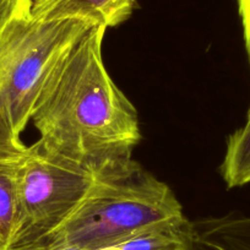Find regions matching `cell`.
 Listing matches in <instances>:
<instances>
[{
	"label": "cell",
	"instance_id": "obj_6",
	"mask_svg": "<svg viewBox=\"0 0 250 250\" xmlns=\"http://www.w3.org/2000/svg\"><path fill=\"white\" fill-rule=\"evenodd\" d=\"M190 250H250V216L232 212L194 221Z\"/></svg>",
	"mask_w": 250,
	"mask_h": 250
},
{
	"label": "cell",
	"instance_id": "obj_14",
	"mask_svg": "<svg viewBox=\"0 0 250 250\" xmlns=\"http://www.w3.org/2000/svg\"><path fill=\"white\" fill-rule=\"evenodd\" d=\"M97 250H119V247H118V245H114V247L102 248V249H97Z\"/></svg>",
	"mask_w": 250,
	"mask_h": 250
},
{
	"label": "cell",
	"instance_id": "obj_12",
	"mask_svg": "<svg viewBox=\"0 0 250 250\" xmlns=\"http://www.w3.org/2000/svg\"><path fill=\"white\" fill-rule=\"evenodd\" d=\"M238 13L243 26V36H244L245 48H247L248 58L250 64V0H237Z\"/></svg>",
	"mask_w": 250,
	"mask_h": 250
},
{
	"label": "cell",
	"instance_id": "obj_13",
	"mask_svg": "<svg viewBox=\"0 0 250 250\" xmlns=\"http://www.w3.org/2000/svg\"><path fill=\"white\" fill-rule=\"evenodd\" d=\"M44 250H83V249L76 247H70V245H62V247H53V248H48V249H44Z\"/></svg>",
	"mask_w": 250,
	"mask_h": 250
},
{
	"label": "cell",
	"instance_id": "obj_4",
	"mask_svg": "<svg viewBox=\"0 0 250 250\" xmlns=\"http://www.w3.org/2000/svg\"><path fill=\"white\" fill-rule=\"evenodd\" d=\"M102 172L54 155L40 141L28 146L16 163L19 227L10 250L44 249L48 238L75 212Z\"/></svg>",
	"mask_w": 250,
	"mask_h": 250
},
{
	"label": "cell",
	"instance_id": "obj_8",
	"mask_svg": "<svg viewBox=\"0 0 250 250\" xmlns=\"http://www.w3.org/2000/svg\"><path fill=\"white\" fill-rule=\"evenodd\" d=\"M220 170L228 189L250 183V108L245 124L228 138Z\"/></svg>",
	"mask_w": 250,
	"mask_h": 250
},
{
	"label": "cell",
	"instance_id": "obj_11",
	"mask_svg": "<svg viewBox=\"0 0 250 250\" xmlns=\"http://www.w3.org/2000/svg\"><path fill=\"white\" fill-rule=\"evenodd\" d=\"M31 4L32 0H0V32L16 14Z\"/></svg>",
	"mask_w": 250,
	"mask_h": 250
},
{
	"label": "cell",
	"instance_id": "obj_1",
	"mask_svg": "<svg viewBox=\"0 0 250 250\" xmlns=\"http://www.w3.org/2000/svg\"><path fill=\"white\" fill-rule=\"evenodd\" d=\"M107 28L91 26L43 83L31 122L54 155L95 170L133 160L141 139L135 105L103 59Z\"/></svg>",
	"mask_w": 250,
	"mask_h": 250
},
{
	"label": "cell",
	"instance_id": "obj_5",
	"mask_svg": "<svg viewBox=\"0 0 250 250\" xmlns=\"http://www.w3.org/2000/svg\"><path fill=\"white\" fill-rule=\"evenodd\" d=\"M138 0H32L31 13L41 20H81L104 28L128 21Z\"/></svg>",
	"mask_w": 250,
	"mask_h": 250
},
{
	"label": "cell",
	"instance_id": "obj_9",
	"mask_svg": "<svg viewBox=\"0 0 250 250\" xmlns=\"http://www.w3.org/2000/svg\"><path fill=\"white\" fill-rule=\"evenodd\" d=\"M18 162L0 163V250H10L18 233Z\"/></svg>",
	"mask_w": 250,
	"mask_h": 250
},
{
	"label": "cell",
	"instance_id": "obj_7",
	"mask_svg": "<svg viewBox=\"0 0 250 250\" xmlns=\"http://www.w3.org/2000/svg\"><path fill=\"white\" fill-rule=\"evenodd\" d=\"M119 250H190L191 221L188 218L146 229L118 245Z\"/></svg>",
	"mask_w": 250,
	"mask_h": 250
},
{
	"label": "cell",
	"instance_id": "obj_10",
	"mask_svg": "<svg viewBox=\"0 0 250 250\" xmlns=\"http://www.w3.org/2000/svg\"><path fill=\"white\" fill-rule=\"evenodd\" d=\"M28 146L21 140L5 118L0 114V163L18 162L26 155Z\"/></svg>",
	"mask_w": 250,
	"mask_h": 250
},
{
	"label": "cell",
	"instance_id": "obj_3",
	"mask_svg": "<svg viewBox=\"0 0 250 250\" xmlns=\"http://www.w3.org/2000/svg\"><path fill=\"white\" fill-rule=\"evenodd\" d=\"M31 5L0 32V114L19 135L31 122L53 69L74 43L96 26L81 20H41L32 15Z\"/></svg>",
	"mask_w": 250,
	"mask_h": 250
},
{
	"label": "cell",
	"instance_id": "obj_2",
	"mask_svg": "<svg viewBox=\"0 0 250 250\" xmlns=\"http://www.w3.org/2000/svg\"><path fill=\"white\" fill-rule=\"evenodd\" d=\"M185 218L172 189L131 160L98 175L75 212L48 238L44 249L114 247L144 230Z\"/></svg>",
	"mask_w": 250,
	"mask_h": 250
}]
</instances>
